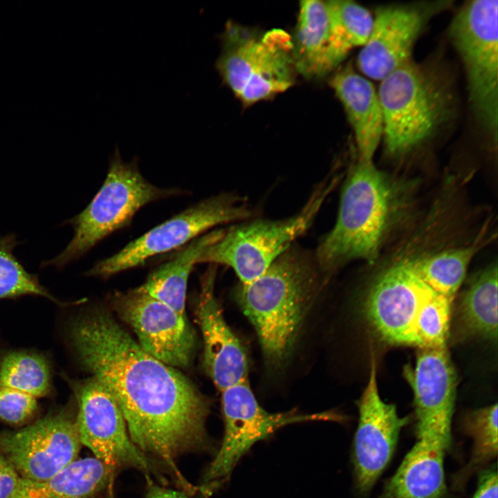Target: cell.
<instances>
[{"mask_svg": "<svg viewBox=\"0 0 498 498\" xmlns=\"http://www.w3.org/2000/svg\"><path fill=\"white\" fill-rule=\"evenodd\" d=\"M435 293L418 274L414 259H400L385 268L370 287L365 303L367 318L387 343L417 347V319Z\"/></svg>", "mask_w": 498, "mask_h": 498, "instance_id": "cell-11", "label": "cell"}, {"mask_svg": "<svg viewBox=\"0 0 498 498\" xmlns=\"http://www.w3.org/2000/svg\"><path fill=\"white\" fill-rule=\"evenodd\" d=\"M497 404L477 409L465 420L466 431L474 441L473 462L482 463L497 454Z\"/></svg>", "mask_w": 498, "mask_h": 498, "instance_id": "cell-29", "label": "cell"}, {"mask_svg": "<svg viewBox=\"0 0 498 498\" xmlns=\"http://www.w3.org/2000/svg\"><path fill=\"white\" fill-rule=\"evenodd\" d=\"M378 94L383 117L385 149L395 157L412 151L452 118L454 97L437 68L414 62L383 78Z\"/></svg>", "mask_w": 498, "mask_h": 498, "instance_id": "cell-4", "label": "cell"}, {"mask_svg": "<svg viewBox=\"0 0 498 498\" xmlns=\"http://www.w3.org/2000/svg\"><path fill=\"white\" fill-rule=\"evenodd\" d=\"M115 470L95 456L76 459L45 481L21 478L14 498H89L107 486Z\"/></svg>", "mask_w": 498, "mask_h": 498, "instance_id": "cell-22", "label": "cell"}, {"mask_svg": "<svg viewBox=\"0 0 498 498\" xmlns=\"http://www.w3.org/2000/svg\"><path fill=\"white\" fill-rule=\"evenodd\" d=\"M498 480L496 469L483 472L480 476L473 498H497Z\"/></svg>", "mask_w": 498, "mask_h": 498, "instance_id": "cell-32", "label": "cell"}, {"mask_svg": "<svg viewBox=\"0 0 498 498\" xmlns=\"http://www.w3.org/2000/svg\"><path fill=\"white\" fill-rule=\"evenodd\" d=\"M359 420L353 443L356 487L369 492L391 460L401 429L408 420L396 406L380 396L376 362L372 360L367 385L359 401Z\"/></svg>", "mask_w": 498, "mask_h": 498, "instance_id": "cell-16", "label": "cell"}, {"mask_svg": "<svg viewBox=\"0 0 498 498\" xmlns=\"http://www.w3.org/2000/svg\"><path fill=\"white\" fill-rule=\"evenodd\" d=\"M215 270L203 277L196 316L204 343V366L216 387L223 390L248 380V358L239 340L227 324L214 295Z\"/></svg>", "mask_w": 498, "mask_h": 498, "instance_id": "cell-18", "label": "cell"}, {"mask_svg": "<svg viewBox=\"0 0 498 498\" xmlns=\"http://www.w3.org/2000/svg\"><path fill=\"white\" fill-rule=\"evenodd\" d=\"M250 215L249 209L232 194L211 197L151 229L115 255L96 263L86 274L107 277L140 266L154 256L190 243L211 228Z\"/></svg>", "mask_w": 498, "mask_h": 498, "instance_id": "cell-10", "label": "cell"}, {"mask_svg": "<svg viewBox=\"0 0 498 498\" xmlns=\"http://www.w3.org/2000/svg\"><path fill=\"white\" fill-rule=\"evenodd\" d=\"M408 182L359 160L349 169L331 230L319 244L315 261L332 271L353 260L373 264L411 199Z\"/></svg>", "mask_w": 498, "mask_h": 498, "instance_id": "cell-2", "label": "cell"}, {"mask_svg": "<svg viewBox=\"0 0 498 498\" xmlns=\"http://www.w3.org/2000/svg\"><path fill=\"white\" fill-rule=\"evenodd\" d=\"M335 180L325 181L314 190L302 210L282 220H257L225 230L201 255L198 263L230 267L241 284L261 275L312 225L333 189Z\"/></svg>", "mask_w": 498, "mask_h": 498, "instance_id": "cell-7", "label": "cell"}, {"mask_svg": "<svg viewBox=\"0 0 498 498\" xmlns=\"http://www.w3.org/2000/svg\"><path fill=\"white\" fill-rule=\"evenodd\" d=\"M70 337L82 365L116 400L132 443L188 488L175 461L207 444L209 405L203 396L176 368L144 351L104 310L77 317Z\"/></svg>", "mask_w": 498, "mask_h": 498, "instance_id": "cell-1", "label": "cell"}, {"mask_svg": "<svg viewBox=\"0 0 498 498\" xmlns=\"http://www.w3.org/2000/svg\"><path fill=\"white\" fill-rule=\"evenodd\" d=\"M418 349L415 367L405 369L414 396L416 432L451 434L456 375L447 346Z\"/></svg>", "mask_w": 498, "mask_h": 498, "instance_id": "cell-17", "label": "cell"}, {"mask_svg": "<svg viewBox=\"0 0 498 498\" xmlns=\"http://www.w3.org/2000/svg\"><path fill=\"white\" fill-rule=\"evenodd\" d=\"M479 248L476 243L449 248L414 258V266L418 274L432 290L452 302Z\"/></svg>", "mask_w": 498, "mask_h": 498, "instance_id": "cell-25", "label": "cell"}, {"mask_svg": "<svg viewBox=\"0 0 498 498\" xmlns=\"http://www.w3.org/2000/svg\"><path fill=\"white\" fill-rule=\"evenodd\" d=\"M292 40L295 71L309 79L328 75L346 57L340 48L329 1L304 0L299 3Z\"/></svg>", "mask_w": 498, "mask_h": 498, "instance_id": "cell-19", "label": "cell"}, {"mask_svg": "<svg viewBox=\"0 0 498 498\" xmlns=\"http://www.w3.org/2000/svg\"><path fill=\"white\" fill-rule=\"evenodd\" d=\"M330 84L342 102L356 142L359 160L373 161L383 135V117L373 84L348 65L338 71Z\"/></svg>", "mask_w": 498, "mask_h": 498, "instance_id": "cell-21", "label": "cell"}, {"mask_svg": "<svg viewBox=\"0 0 498 498\" xmlns=\"http://www.w3.org/2000/svg\"><path fill=\"white\" fill-rule=\"evenodd\" d=\"M180 193L178 189L160 188L148 182L136 162H124L116 149L101 188L88 206L69 221L74 230L72 239L59 255L44 261L42 267H64L128 225L143 206Z\"/></svg>", "mask_w": 498, "mask_h": 498, "instance_id": "cell-5", "label": "cell"}, {"mask_svg": "<svg viewBox=\"0 0 498 498\" xmlns=\"http://www.w3.org/2000/svg\"><path fill=\"white\" fill-rule=\"evenodd\" d=\"M82 443L75 418L50 414L0 437V453L23 479L43 482L75 461Z\"/></svg>", "mask_w": 498, "mask_h": 498, "instance_id": "cell-12", "label": "cell"}, {"mask_svg": "<svg viewBox=\"0 0 498 498\" xmlns=\"http://www.w3.org/2000/svg\"><path fill=\"white\" fill-rule=\"evenodd\" d=\"M75 394L82 445L114 470L127 465L150 473L148 458L132 443L120 408L109 390L92 376L76 387Z\"/></svg>", "mask_w": 498, "mask_h": 498, "instance_id": "cell-15", "label": "cell"}, {"mask_svg": "<svg viewBox=\"0 0 498 498\" xmlns=\"http://www.w3.org/2000/svg\"><path fill=\"white\" fill-rule=\"evenodd\" d=\"M0 387L37 399L45 396L50 387L47 361L30 352L13 351L4 355L0 360Z\"/></svg>", "mask_w": 498, "mask_h": 498, "instance_id": "cell-26", "label": "cell"}, {"mask_svg": "<svg viewBox=\"0 0 498 498\" xmlns=\"http://www.w3.org/2000/svg\"><path fill=\"white\" fill-rule=\"evenodd\" d=\"M450 3L434 1L378 8L369 37L358 56L360 70L367 77L381 81L412 60L414 45L426 25Z\"/></svg>", "mask_w": 498, "mask_h": 498, "instance_id": "cell-13", "label": "cell"}, {"mask_svg": "<svg viewBox=\"0 0 498 498\" xmlns=\"http://www.w3.org/2000/svg\"><path fill=\"white\" fill-rule=\"evenodd\" d=\"M450 442L451 434L417 432V441L379 498H441L446 491L444 458Z\"/></svg>", "mask_w": 498, "mask_h": 498, "instance_id": "cell-20", "label": "cell"}, {"mask_svg": "<svg viewBox=\"0 0 498 498\" xmlns=\"http://www.w3.org/2000/svg\"><path fill=\"white\" fill-rule=\"evenodd\" d=\"M221 39L216 68L245 105L283 93L293 84V40L285 30L274 28L257 36L228 23Z\"/></svg>", "mask_w": 498, "mask_h": 498, "instance_id": "cell-6", "label": "cell"}, {"mask_svg": "<svg viewBox=\"0 0 498 498\" xmlns=\"http://www.w3.org/2000/svg\"><path fill=\"white\" fill-rule=\"evenodd\" d=\"M147 498H187V496L176 490L167 489L156 485H151Z\"/></svg>", "mask_w": 498, "mask_h": 498, "instance_id": "cell-33", "label": "cell"}, {"mask_svg": "<svg viewBox=\"0 0 498 498\" xmlns=\"http://www.w3.org/2000/svg\"><path fill=\"white\" fill-rule=\"evenodd\" d=\"M497 265L492 263L473 277L461 299L460 320L470 334L497 337Z\"/></svg>", "mask_w": 498, "mask_h": 498, "instance_id": "cell-24", "label": "cell"}, {"mask_svg": "<svg viewBox=\"0 0 498 498\" xmlns=\"http://www.w3.org/2000/svg\"><path fill=\"white\" fill-rule=\"evenodd\" d=\"M452 303L450 299L437 293L425 301L416 326L418 348L446 345Z\"/></svg>", "mask_w": 498, "mask_h": 498, "instance_id": "cell-28", "label": "cell"}, {"mask_svg": "<svg viewBox=\"0 0 498 498\" xmlns=\"http://www.w3.org/2000/svg\"><path fill=\"white\" fill-rule=\"evenodd\" d=\"M113 304L119 317L133 330L144 351L174 368L190 365L196 337L185 315L138 288L116 293Z\"/></svg>", "mask_w": 498, "mask_h": 498, "instance_id": "cell-14", "label": "cell"}, {"mask_svg": "<svg viewBox=\"0 0 498 498\" xmlns=\"http://www.w3.org/2000/svg\"><path fill=\"white\" fill-rule=\"evenodd\" d=\"M37 398L0 387V418L20 424L30 418L37 408Z\"/></svg>", "mask_w": 498, "mask_h": 498, "instance_id": "cell-30", "label": "cell"}, {"mask_svg": "<svg viewBox=\"0 0 498 498\" xmlns=\"http://www.w3.org/2000/svg\"><path fill=\"white\" fill-rule=\"evenodd\" d=\"M317 284L312 262L290 248L259 277L238 286L236 298L269 365H281L289 355Z\"/></svg>", "mask_w": 498, "mask_h": 498, "instance_id": "cell-3", "label": "cell"}, {"mask_svg": "<svg viewBox=\"0 0 498 498\" xmlns=\"http://www.w3.org/2000/svg\"><path fill=\"white\" fill-rule=\"evenodd\" d=\"M225 230H215L194 239L173 259L156 268L138 288L185 315L186 289L190 274L203 252L218 241Z\"/></svg>", "mask_w": 498, "mask_h": 498, "instance_id": "cell-23", "label": "cell"}, {"mask_svg": "<svg viewBox=\"0 0 498 498\" xmlns=\"http://www.w3.org/2000/svg\"><path fill=\"white\" fill-rule=\"evenodd\" d=\"M221 393L224 435L221 447L205 473L200 486L201 491L204 493L212 492L225 482L250 448L278 429L301 422L342 420L333 412L310 414L293 410L268 412L259 405L248 380L228 387Z\"/></svg>", "mask_w": 498, "mask_h": 498, "instance_id": "cell-9", "label": "cell"}, {"mask_svg": "<svg viewBox=\"0 0 498 498\" xmlns=\"http://www.w3.org/2000/svg\"><path fill=\"white\" fill-rule=\"evenodd\" d=\"M17 245L15 234L0 235V299L33 295L62 304L23 267L14 255Z\"/></svg>", "mask_w": 498, "mask_h": 498, "instance_id": "cell-27", "label": "cell"}, {"mask_svg": "<svg viewBox=\"0 0 498 498\" xmlns=\"http://www.w3.org/2000/svg\"><path fill=\"white\" fill-rule=\"evenodd\" d=\"M497 0H474L461 7L449 35L463 63L475 118L495 142L498 118Z\"/></svg>", "mask_w": 498, "mask_h": 498, "instance_id": "cell-8", "label": "cell"}, {"mask_svg": "<svg viewBox=\"0 0 498 498\" xmlns=\"http://www.w3.org/2000/svg\"><path fill=\"white\" fill-rule=\"evenodd\" d=\"M21 477L0 453V498H14Z\"/></svg>", "mask_w": 498, "mask_h": 498, "instance_id": "cell-31", "label": "cell"}]
</instances>
